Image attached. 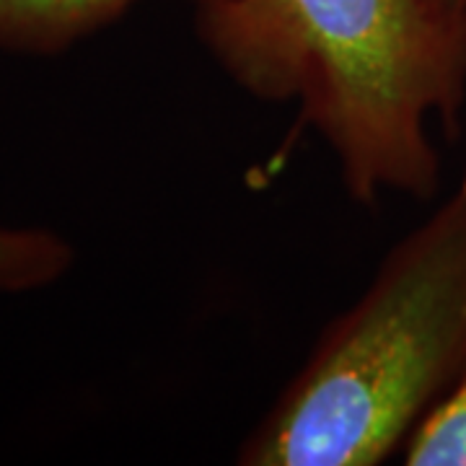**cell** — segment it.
<instances>
[{"instance_id": "cell-1", "label": "cell", "mask_w": 466, "mask_h": 466, "mask_svg": "<svg viewBox=\"0 0 466 466\" xmlns=\"http://www.w3.org/2000/svg\"><path fill=\"white\" fill-rule=\"evenodd\" d=\"M198 36L249 96L299 104L350 200H433L441 150L461 137L466 8L451 0H202Z\"/></svg>"}, {"instance_id": "cell-2", "label": "cell", "mask_w": 466, "mask_h": 466, "mask_svg": "<svg viewBox=\"0 0 466 466\" xmlns=\"http://www.w3.org/2000/svg\"><path fill=\"white\" fill-rule=\"evenodd\" d=\"M466 370V164L238 446L244 466H379Z\"/></svg>"}, {"instance_id": "cell-3", "label": "cell", "mask_w": 466, "mask_h": 466, "mask_svg": "<svg viewBox=\"0 0 466 466\" xmlns=\"http://www.w3.org/2000/svg\"><path fill=\"white\" fill-rule=\"evenodd\" d=\"M135 3L137 0H0V50L21 55L66 52L115 24Z\"/></svg>"}, {"instance_id": "cell-4", "label": "cell", "mask_w": 466, "mask_h": 466, "mask_svg": "<svg viewBox=\"0 0 466 466\" xmlns=\"http://www.w3.org/2000/svg\"><path fill=\"white\" fill-rule=\"evenodd\" d=\"M76 249L50 228L0 226V293H34L63 280Z\"/></svg>"}, {"instance_id": "cell-5", "label": "cell", "mask_w": 466, "mask_h": 466, "mask_svg": "<svg viewBox=\"0 0 466 466\" xmlns=\"http://www.w3.org/2000/svg\"><path fill=\"white\" fill-rule=\"evenodd\" d=\"M401 464L466 466V370L407 435Z\"/></svg>"}, {"instance_id": "cell-6", "label": "cell", "mask_w": 466, "mask_h": 466, "mask_svg": "<svg viewBox=\"0 0 466 466\" xmlns=\"http://www.w3.org/2000/svg\"><path fill=\"white\" fill-rule=\"evenodd\" d=\"M451 3H456V5H461V8H466V0H451Z\"/></svg>"}]
</instances>
